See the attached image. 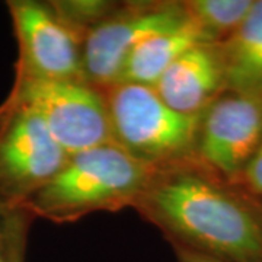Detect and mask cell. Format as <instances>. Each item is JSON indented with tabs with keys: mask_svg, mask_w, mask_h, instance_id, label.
Returning a JSON list of instances; mask_svg holds the SVG:
<instances>
[{
	"mask_svg": "<svg viewBox=\"0 0 262 262\" xmlns=\"http://www.w3.org/2000/svg\"><path fill=\"white\" fill-rule=\"evenodd\" d=\"M133 208L170 245L225 262H262V201L195 158L156 169Z\"/></svg>",
	"mask_w": 262,
	"mask_h": 262,
	"instance_id": "6da1fadb",
	"label": "cell"
},
{
	"mask_svg": "<svg viewBox=\"0 0 262 262\" xmlns=\"http://www.w3.org/2000/svg\"><path fill=\"white\" fill-rule=\"evenodd\" d=\"M158 168L128 155L115 141L70 155L54 178L24 208L32 219L76 222L96 211L134 207Z\"/></svg>",
	"mask_w": 262,
	"mask_h": 262,
	"instance_id": "7a4b0ae2",
	"label": "cell"
},
{
	"mask_svg": "<svg viewBox=\"0 0 262 262\" xmlns=\"http://www.w3.org/2000/svg\"><path fill=\"white\" fill-rule=\"evenodd\" d=\"M101 92L114 141L133 158L153 168L195 158L203 115L177 113L147 84L120 82Z\"/></svg>",
	"mask_w": 262,
	"mask_h": 262,
	"instance_id": "3957f363",
	"label": "cell"
},
{
	"mask_svg": "<svg viewBox=\"0 0 262 262\" xmlns=\"http://www.w3.org/2000/svg\"><path fill=\"white\" fill-rule=\"evenodd\" d=\"M2 106L32 110L69 155L114 141L102 92L82 80L15 79Z\"/></svg>",
	"mask_w": 262,
	"mask_h": 262,
	"instance_id": "277c9868",
	"label": "cell"
},
{
	"mask_svg": "<svg viewBox=\"0 0 262 262\" xmlns=\"http://www.w3.org/2000/svg\"><path fill=\"white\" fill-rule=\"evenodd\" d=\"M69 158L38 114L0 105V210L24 208Z\"/></svg>",
	"mask_w": 262,
	"mask_h": 262,
	"instance_id": "5b68a950",
	"label": "cell"
},
{
	"mask_svg": "<svg viewBox=\"0 0 262 262\" xmlns=\"http://www.w3.org/2000/svg\"><path fill=\"white\" fill-rule=\"evenodd\" d=\"M188 20L182 2H125L88 32L82 44L84 82L105 89L118 82L130 53L144 39Z\"/></svg>",
	"mask_w": 262,
	"mask_h": 262,
	"instance_id": "8992f818",
	"label": "cell"
},
{
	"mask_svg": "<svg viewBox=\"0 0 262 262\" xmlns=\"http://www.w3.org/2000/svg\"><path fill=\"white\" fill-rule=\"evenodd\" d=\"M18 60L15 79L82 80V39L56 15L48 2L9 0Z\"/></svg>",
	"mask_w": 262,
	"mask_h": 262,
	"instance_id": "52a82bcc",
	"label": "cell"
},
{
	"mask_svg": "<svg viewBox=\"0 0 262 262\" xmlns=\"http://www.w3.org/2000/svg\"><path fill=\"white\" fill-rule=\"evenodd\" d=\"M262 144V94L225 92L206 110L195 159L233 182Z\"/></svg>",
	"mask_w": 262,
	"mask_h": 262,
	"instance_id": "ba28073f",
	"label": "cell"
},
{
	"mask_svg": "<svg viewBox=\"0 0 262 262\" xmlns=\"http://www.w3.org/2000/svg\"><path fill=\"white\" fill-rule=\"evenodd\" d=\"M172 110L184 115H203L226 92L219 44H198L169 66L153 86Z\"/></svg>",
	"mask_w": 262,
	"mask_h": 262,
	"instance_id": "9c48e42d",
	"label": "cell"
},
{
	"mask_svg": "<svg viewBox=\"0 0 262 262\" xmlns=\"http://www.w3.org/2000/svg\"><path fill=\"white\" fill-rule=\"evenodd\" d=\"M226 92L262 94V0L230 37L219 44Z\"/></svg>",
	"mask_w": 262,
	"mask_h": 262,
	"instance_id": "30bf717a",
	"label": "cell"
},
{
	"mask_svg": "<svg viewBox=\"0 0 262 262\" xmlns=\"http://www.w3.org/2000/svg\"><path fill=\"white\" fill-rule=\"evenodd\" d=\"M206 42L192 20L144 39L127 57L118 82L155 86L168 67L189 48ZM208 44V42H207Z\"/></svg>",
	"mask_w": 262,
	"mask_h": 262,
	"instance_id": "8fae6325",
	"label": "cell"
},
{
	"mask_svg": "<svg viewBox=\"0 0 262 262\" xmlns=\"http://www.w3.org/2000/svg\"><path fill=\"white\" fill-rule=\"evenodd\" d=\"M255 0H182L189 20L208 44H220L242 25Z\"/></svg>",
	"mask_w": 262,
	"mask_h": 262,
	"instance_id": "7c38bea8",
	"label": "cell"
},
{
	"mask_svg": "<svg viewBox=\"0 0 262 262\" xmlns=\"http://www.w3.org/2000/svg\"><path fill=\"white\" fill-rule=\"evenodd\" d=\"M48 3L82 42L88 32L108 18L120 5L108 0H54Z\"/></svg>",
	"mask_w": 262,
	"mask_h": 262,
	"instance_id": "4fadbf2b",
	"label": "cell"
},
{
	"mask_svg": "<svg viewBox=\"0 0 262 262\" xmlns=\"http://www.w3.org/2000/svg\"><path fill=\"white\" fill-rule=\"evenodd\" d=\"M32 217L25 210H8L2 213L8 262H25L29 222Z\"/></svg>",
	"mask_w": 262,
	"mask_h": 262,
	"instance_id": "5bb4252c",
	"label": "cell"
},
{
	"mask_svg": "<svg viewBox=\"0 0 262 262\" xmlns=\"http://www.w3.org/2000/svg\"><path fill=\"white\" fill-rule=\"evenodd\" d=\"M232 184L248 195L262 201V144Z\"/></svg>",
	"mask_w": 262,
	"mask_h": 262,
	"instance_id": "9a60e30c",
	"label": "cell"
},
{
	"mask_svg": "<svg viewBox=\"0 0 262 262\" xmlns=\"http://www.w3.org/2000/svg\"><path fill=\"white\" fill-rule=\"evenodd\" d=\"M172 248L175 251L178 262H225L220 261V259H215V258H210V256L203 255V253L189 251V249L182 248V246H177V245H172Z\"/></svg>",
	"mask_w": 262,
	"mask_h": 262,
	"instance_id": "2e32d148",
	"label": "cell"
},
{
	"mask_svg": "<svg viewBox=\"0 0 262 262\" xmlns=\"http://www.w3.org/2000/svg\"><path fill=\"white\" fill-rule=\"evenodd\" d=\"M0 262H8L6 242H5V232H3V223H2V210H0Z\"/></svg>",
	"mask_w": 262,
	"mask_h": 262,
	"instance_id": "e0dca14e",
	"label": "cell"
}]
</instances>
